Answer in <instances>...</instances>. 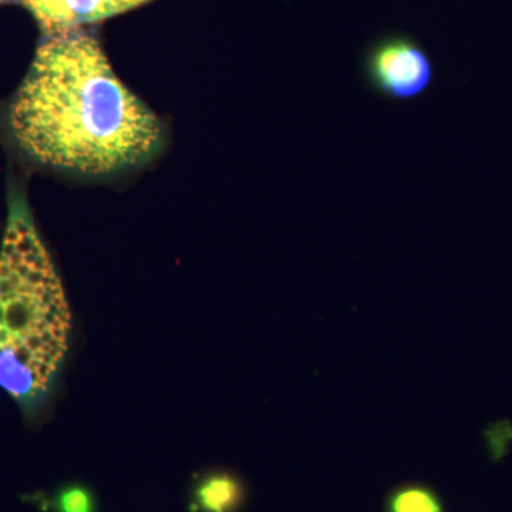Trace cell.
Listing matches in <instances>:
<instances>
[{
	"mask_svg": "<svg viewBox=\"0 0 512 512\" xmlns=\"http://www.w3.org/2000/svg\"><path fill=\"white\" fill-rule=\"evenodd\" d=\"M13 140L37 163L86 175L140 167L160 153L164 127L121 82L82 28L37 49L9 104Z\"/></svg>",
	"mask_w": 512,
	"mask_h": 512,
	"instance_id": "cell-1",
	"label": "cell"
},
{
	"mask_svg": "<svg viewBox=\"0 0 512 512\" xmlns=\"http://www.w3.org/2000/svg\"><path fill=\"white\" fill-rule=\"evenodd\" d=\"M72 311L28 205L10 202L0 247V387L26 419L49 402L70 349Z\"/></svg>",
	"mask_w": 512,
	"mask_h": 512,
	"instance_id": "cell-2",
	"label": "cell"
},
{
	"mask_svg": "<svg viewBox=\"0 0 512 512\" xmlns=\"http://www.w3.org/2000/svg\"><path fill=\"white\" fill-rule=\"evenodd\" d=\"M360 70L370 92L394 103L419 100L436 82V63L429 50L402 32L384 33L370 42Z\"/></svg>",
	"mask_w": 512,
	"mask_h": 512,
	"instance_id": "cell-3",
	"label": "cell"
},
{
	"mask_svg": "<svg viewBox=\"0 0 512 512\" xmlns=\"http://www.w3.org/2000/svg\"><path fill=\"white\" fill-rule=\"evenodd\" d=\"M46 37L63 35L87 23L101 22L150 0H20Z\"/></svg>",
	"mask_w": 512,
	"mask_h": 512,
	"instance_id": "cell-4",
	"label": "cell"
},
{
	"mask_svg": "<svg viewBox=\"0 0 512 512\" xmlns=\"http://www.w3.org/2000/svg\"><path fill=\"white\" fill-rule=\"evenodd\" d=\"M244 497L237 477L228 473H212L195 485L194 508L200 512H235Z\"/></svg>",
	"mask_w": 512,
	"mask_h": 512,
	"instance_id": "cell-5",
	"label": "cell"
},
{
	"mask_svg": "<svg viewBox=\"0 0 512 512\" xmlns=\"http://www.w3.org/2000/svg\"><path fill=\"white\" fill-rule=\"evenodd\" d=\"M389 512H443V505L429 488L410 485L390 497Z\"/></svg>",
	"mask_w": 512,
	"mask_h": 512,
	"instance_id": "cell-6",
	"label": "cell"
},
{
	"mask_svg": "<svg viewBox=\"0 0 512 512\" xmlns=\"http://www.w3.org/2000/svg\"><path fill=\"white\" fill-rule=\"evenodd\" d=\"M52 508L55 512H96V498L84 485L70 484L57 491Z\"/></svg>",
	"mask_w": 512,
	"mask_h": 512,
	"instance_id": "cell-7",
	"label": "cell"
},
{
	"mask_svg": "<svg viewBox=\"0 0 512 512\" xmlns=\"http://www.w3.org/2000/svg\"><path fill=\"white\" fill-rule=\"evenodd\" d=\"M6 2V0H0V3Z\"/></svg>",
	"mask_w": 512,
	"mask_h": 512,
	"instance_id": "cell-8",
	"label": "cell"
}]
</instances>
